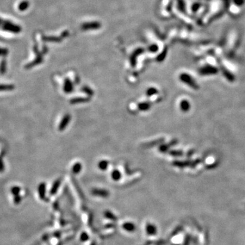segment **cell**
<instances>
[{
    "instance_id": "obj_1",
    "label": "cell",
    "mask_w": 245,
    "mask_h": 245,
    "mask_svg": "<svg viewBox=\"0 0 245 245\" xmlns=\"http://www.w3.org/2000/svg\"><path fill=\"white\" fill-rule=\"evenodd\" d=\"M14 86L12 85H0V91H10L14 89Z\"/></svg>"
}]
</instances>
